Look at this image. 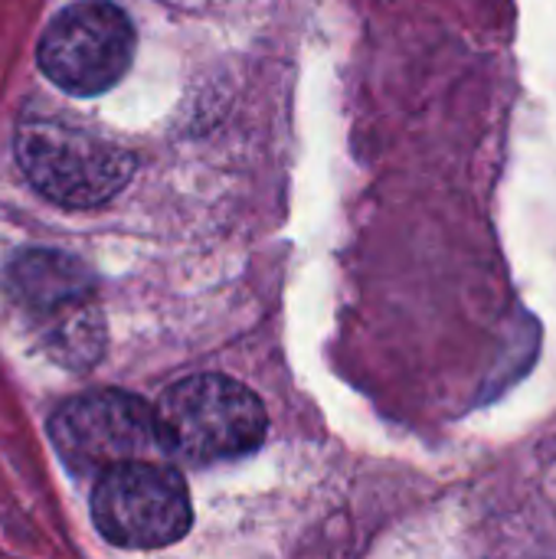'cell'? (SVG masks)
<instances>
[{"instance_id": "cell-2", "label": "cell", "mask_w": 556, "mask_h": 559, "mask_svg": "<svg viewBox=\"0 0 556 559\" xmlns=\"http://www.w3.org/2000/svg\"><path fill=\"white\" fill-rule=\"evenodd\" d=\"M13 151L26 183L62 210L102 206L134 174V157L125 144L59 111H26L16 124Z\"/></svg>"}, {"instance_id": "cell-3", "label": "cell", "mask_w": 556, "mask_h": 559, "mask_svg": "<svg viewBox=\"0 0 556 559\" xmlns=\"http://www.w3.org/2000/svg\"><path fill=\"white\" fill-rule=\"evenodd\" d=\"M157 445L180 465L206 468L242 459L265 442V409L259 396L229 377H187L154 406Z\"/></svg>"}, {"instance_id": "cell-1", "label": "cell", "mask_w": 556, "mask_h": 559, "mask_svg": "<svg viewBox=\"0 0 556 559\" xmlns=\"http://www.w3.org/2000/svg\"><path fill=\"white\" fill-rule=\"evenodd\" d=\"M7 292L43 354L62 370H92L105 354V314L92 269L59 249H26L7 269Z\"/></svg>"}, {"instance_id": "cell-4", "label": "cell", "mask_w": 556, "mask_h": 559, "mask_svg": "<svg viewBox=\"0 0 556 559\" xmlns=\"http://www.w3.org/2000/svg\"><path fill=\"white\" fill-rule=\"evenodd\" d=\"M92 521L121 550H161L187 537L193 508L184 478L170 465L134 459L95 478Z\"/></svg>"}, {"instance_id": "cell-5", "label": "cell", "mask_w": 556, "mask_h": 559, "mask_svg": "<svg viewBox=\"0 0 556 559\" xmlns=\"http://www.w3.org/2000/svg\"><path fill=\"white\" fill-rule=\"evenodd\" d=\"M49 442L79 478H98L115 465L157 452L154 409L125 390H88L69 396L49 416Z\"/></svg>"}, {"instance_id": "cell-6", "label": "cell", "mask_w": 556, "mask_h": 559, "mask_svg": "<svg viewBox=\"0 0 556 559\" xmlns=\"http://www.w3.org/2000/svg\"><path fill=\"white\" fill-rule=\"evenodd\" d=\"M134 43V26L121 7L82 0L52 16L36 59L43 75L69 95H102L128 72Z\"/></svg>"}]
</instances>
